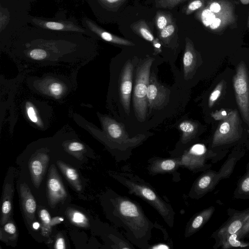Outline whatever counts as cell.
Wrapping results in <instances>:
<instances>
[{
  "label": "cell",
  "instance_id": "obj_30",
  "mask_svg": "<svg viewBox=\"0 0 249 249\" xmlns=\"http://www.w3.org/2000/svg\"><path fill=\"white\" fill-rule=\"evenodd\" d=\"M223 87V81H221L211 93L209 99V106L210 107L213 105L215 101L220 96Z\"/></svg>",
  "mask_w": 249,
  "mask_h": 249
},
{
  "label": "cell",
  "instance_id": "obj_13",
  "mask_svg": "<svg viewBox=\"0 0 249 249\" xmlns=\"http://www.w3.org/2000/svg\"><path fill=\"white\" fill-rule=\"evenodd\" d=\"M180 166L179 157L172 158H153L149 160L147 170L151 175H156L173 173Z\"/></svg>",
  "mask_w": 249,
  "mask_h": 249
},
{
  "label": "cell",
  "instance_id": "obj_40",
  "mask_svg": "<svg viewBox=\"0 0 249 249\" xmlns=\"http://www.w3.org/2000/svg\"><path fill=\"white\" fill-rule=\"evenodd\" d=\"M54 248L56 249H66V244L64 239L61 237L59 236L57 238Z\"/></svg>",
  "mask_w": 249,
  "mask_h": 249
},
{
  "label": "cell",
  "instance_id": "obj_23",
  "mask_svg": "<svg viewBox=\"0 0 249 249\" xmlns=\"http://www.w3.org/2000/svg\"><path fill=\"white\" fill-rule=\"evenodd\" d=\"M179 128L182 132L181 142L183 144L191 141L197 132L196 124L188 121L181 122L179 125Z\"/></svg>",
  "mask_w": 249,
  "mask_h": 249
},
{
  "label": "cell",
  "instance_id": "obj_15",
  "mask_svg": "<svg viewBox=\"0 0 249 249\" xmlns=\"http://www.w3.org/2000/svg\"><path fill=\"white\" fill-rule=\"evenodd\" d=\"M215 210L211 206L196 213L187 224L184 235L188 237L200 230L211 219Z\"/></svg>",
  "mask_w": 249,
  "mask_h": 249
},
{
  "label": "cell",
  "instance_id": "obj_9",
  "mask_svg": "<svg viewBox=\"0 0 249 249\" xmlns=\"http://www.w3.org/2000/svg\"><path fill=\"white\" fill-rule=\"evenodd\" d=\"M236 101L245 121L249 126V84L245 64L241 62L233 78Z\"/></svg>",
  "mask_w": 249,
  "mask_h": 249
},
{
  "label": "cell",
  "instance_id": "obj_24",
  "mask_svg": "<svg viewBox=\"0 0 249 249\" xmlns=\"http://www.w3.org/2000/svg\"><path fill=\"white\" fill-rule=\"evenodd\" d=\"M67 213L71 222L75 225L81 227L89 226V221L87 217L80 212L71 209L68 211Z\"/></svg>",
  "mask_w": 249,
  "mask_h": 249
},
{
  "label": "cell",
  "instance_id": "obj_17",
  "mask_svg": "<svg viewBox=\"0 0 249 249\" xmlns=\"http://www.w3.org/2000/svg\"><path fill=\"white\" fill-rule=\"evenodd\" d=\"M33 22L39 27L52 30L84 32L83 29L70 22L48 21L36 18L33 20Z\"/></svg>",
  "mask_w": 249,
  "mask_h": 249
},
{
  "label": "cell",
  "instance_id": "obj_10",
  "mask_svg": "<svg viewBox=\"0 0 249 249\" xmlns=\"http://www.w3.org/2000/svg\"><path fill=\"white\" fill-rule=\"evenodd\" d=\"M47 184L48 203L51 207L54 208L67 196V192L54 165L49 169Z\"/></svg>",
  "mask_w": 249,
  "mask_h": 249
},
{
  "label": "cell",
  "instance_id": "obj_41",
  "mask_svg": "<svg viewBox=\"0 0 249 249\" xmlns=\"http://www.w3.org/2000/svg\"><path fill=\"white\" fill-rule=\"evenodd\" d=\"M170 249V247L165 244H158L154 245H152V246H149L148 249Z\"/></svg>",
  "mask_w": 249,
  "mask_h": 249
},
{
  "label": "cell",
  "instance_id": "obj_36",
  "mask_svg": "<svg viewBox=\"0 0 249 249\" xmlns=\"http://www.w3.org/2000/svg\"><path fill=\"white\" fill-rule=\"evenodd\" d=\"M84 145L79 142H70L68 146V149L71 152L81 151L84 149Z\"/></svg>",
  "mask_w": 249,
  "mask_h": 249
},
{
  "label": "cell",
  "instance_id": "obj_35",
  "mask_svg": "<svg viewBox=\"0 0 249 249\" xmlns=\"http://www.w3.org/2000/svg\"><path fill=\"white\" fill-rule=\"evenodd\" d=\"M175 31V26L173 24L167 25L160 33V37L162 39L170 37Z\"/></svg>",
  "mask_w": 249,
  "mask_h": 249
},
{
  "label": "cell",
  "instance_id": "obj_28",
  "mask_svg": "<svg viewBox=\"0 0 249 249\" xmlns=\"http://www.w3.org/2000/svg\"><path fill=\"white\" fill-rule=\"evenodd\" d=\"M65 88L63 85L58 82H54L51 83L48 86L49 93L55 98L61 96L64 93Z\"/></svg>",
  "mask_w": 249,
  "mask_h": 249
},
{
  "label": "cell",
  "instance_id": "obj_20",
  "mask_svg": "<svg viewBox=\"0 0 249 249\" xmlns=\"http://www.w3.org/2000/svg\"><path fill=\"white\" fill-rule=\"evenodd\" d=\"M236 199H249V161L246 166V172L238 179L233 192Z\"/></svg>",
  "mask_w": 249,
  "mask_h": 249
},
{
  "label": "cell",
  "instance_id": "obj_4",
  "mask_svg": "<svg viewBox=\"0 0 249 249\" xmlns=\"http://www.w3.org/2000/svg\"><path fill=\"white\" fill-rule=\"evenodd\" d=\"M227 152H216L203 143H196L186 149L179 157L180 165L195 173L204 172L211 168V161L215 163L223 159Z\"/></svg>",
  "mask_w": 249,
  "mask_h": 249
},
{
  "label": "cell",
  "instance_id": "obj_34",
  "mask_svg": "<svg viewBox=\"0 0 249 249\" xmlns=\"http://www.w3.org/2000/svg\"><path fill=\"white\" fill-rule=\"evenodd\" d=\"M139 33L143 38L147 41L152 42L154 40L153 36L145 25L140 26L139 29Z\"/></svg>",
  "mask_w": 249,
  "mask_h": 249
},
{
  "label": "cell",
  "instance_id": "obj_43",
  "mask_svg": "<svg viewBox=\"0 0 249 249\" xmlns=\"http://www.w3.org/2000/svg\"><path fill=\"white\" fill-rule=\"evenodd\" d=\"M153 46L155 48V52L157 53H159L161 52V44L159 42L158 39L154 40Z\"/></svg>",
  "mask_w": 249,
  "mask_h": 249
},
{
  "label": "cell",
  "instance_id": "obj_44",
  "mask_svg": "<svg viewBox=\"0 0 249 249\" xmlns=\"http://www.w3.org/2000/svg\"><path fill=\"white\" fill-rule=\"evenodd\" d=\"M221 20L219 18H215L210 25L211 29H214L217 28L220 24Z\"/></svg>",
  "mask_w": 249,
  "mask_h": 249
},
{
  "label": "cell",
  "instance_id": "obj_1",
  "mask_svg": "<svg viewBox=\"0 0 249 249\" xmlns=\"http://www.w3.org/2000/svg\"><path fill=\"white\" fill-rule=\"evenodd\" d=\"M110 201L115 222L125 231L128 239L140 249H148L154 224L146 216L140 205L118 194Z\"/></svg>",
  "mask_w": 249,
  "mask_h": 249
},
{
  "label": "cell",
  "instance_id": "obj_14",
  "mask_svg": "<svg viewBox=\"0 0 249 249\" xmlns=\"http://www.w3.org/2000/svg\"><path fill=\"white\" fill-rule=\"evenodd\" d=\"M49 160V156L39 153L29 161V167L34 186L38 188L40 185Z\"/></svg>",
  "mask_w": 249,
  "mask_h": 249
},
{
  "label": "cell",
  "instance_id": "obj_25",
  "mask_svg": "<svg viewBox=\"0 0 249 249\" xmlns=\"http://www.w3.org/2000/svg\"><path fill=\"white\" fill-rule=\"evenodd\" d=\"M236 237L235 233L229 236L221 248L223 249L238 248L249 249V242L238 239Z\"/></svg>",
  "mask_w": 249,
  "mask_h": 249
},
{
  "label": "cell",
  "instance_id": "obj_37",
  "mask_svg": "<svg viewBox=\"0 0 249 249\" xmlns=\"http://www.w3.org/2000/svg\"><path fill=\"white\" fill-rule=\"evenodd\" d=\"M4 230L10 234H15L17 231L16 226L13 223L11 222L5 224Z\"/></svg>",
  "mask_w": 249,
  "mask_h": 249
},
{
  "label": "cell",
  "instance_id": "obj_19",
  "mask_svg": "<svg viewBox=\"0 0 249 249\" xmlns=\"http://www.w3.org/2000/svg\"><path fill=\"white\" fill-rule=\"evenodd\" d=\"M13 195V187L11 184L7 183L4 187L2 203L1 206V215L0 224H5L11 213L12 202Z\"/></svg>",
  "mask_w": 249,
  "mask_h": 249
},
{
  "label": "cell",
  "instance_id": "obj_2",
  "mask_svg": "<svg viewBox=\"0 0 249 249\" xmlns=\"http://www.w3.org/2000/svg\"><path fill=\"white\" fill-rule=\"evenodd\" d=\"M112 176L128 190V193L146 201L160 215L167 225L173 227L175 212L170 204L163 200L149 184L136 175L115 172Z\"/></svg>",
  "mask_w": 249,
  "mask_h": 249
},
{
  "label": "cell",
  "instance_id": "obj_5",
  "mask_svg": "<svg viewBox=\"0 0 249 249\" xmlns=\"http://www.w3.org/2000/svg\"><path fill=\"white\" fill-rule=\"evenodd\" d=\"M239 127L238 112L231 111L216 129L208 148L216 152H228L227 148L242 139V128Z\"/></svg>",
  "mask_w": 249,
  "mask_h": 249
},
{
  "label": "cell",
  "instance_id": "obj_11",
  "mask_svg": "<svg viewBox=\"0 0 249 249\" xmlns=\"http://www.w3.org/2000/svg\"><path fill=\"white\" fill-rule=\"evenodd\" d=\"M133 67L131 62H127L122 70L120 76L119 92L121 103L127 114L130 112V97L132 89Z\"/></svg>",
  "mask_w": 249,
  "mask_h": 249
},
{
  "label": "cell",
  "instance_id": "obj_46",
  "mask_svg": "<svg viewBox=\"0 0 249 249\" xmlns=\"http://www.w3.org/2000/svg\"><path fill=\"white\" fill-rule=\"evenodd\" d=\"M214 114H216V115L213 114V115H212V116H213V118H215L216 117L218 116L217 119H220V118H223L222 117H223L224 118H225L228 115L227 113L225 110H223L219 113H214Z\"/></svg>",
  "mask_w": 249,
  "mask_h": 249
},
{
  "label": "cell",
  "instance_id": "obj_32",
  "mask_svg": "<svg viewBox=\"0 0 249 249\" xmlns=\"http://www.w3.org/2000/svg\"><path fill=\"white\" fill-rule=\"evenodd\" d=\"M215 18L214 13L210 9H205L202 13L201 19L205 26L210 25Z\"/></svg>",
  "mask_w": 249,
  "mask_h": 249
},
{
  "label": "cell",
  "instance_id": "obj_38",
  "mask_svg": "<svg viewBox=\"0 0 249 249\" xmlns=\"http://www.w3.org/2000/svg\"><path fill=\"white\" fill-rule=\"evenodd\" d=\"M167 20L166 18L162 15L158 17L157 19V25L159 29L162 30L167 26Z\"/></svg>",
  "mask_w": 249,
  "mask_h": 249
},
{
  "label": "cell",
  "instance_id": "obj_21",
  "mask_svg": "<svg viewBox=\"0 0 249 249\" xmlns=\"http://www.w3.org/2000/svg\"><path fill=\"white\" fill-rule=\"evenodd\" d=\"M196 55L192 44L187 40L183 57L184 78H187L193 71L196 66Z\"/></svg>",
  "mask_w": 249,
  "mask_h": 249
},
{
  "label": "cell",
  "instance_id": "obj_3",
  "mask_svg": "<svg viewBox=\"0 0 249 249\" xmlns=\"http://www.w3.org/2000/svg\"><path fill=\"white\" fill-rule=\"evenodd\" d=\"M244 155L243 151H232L218 171L209 169L203 172L194 181L189 193V196L193 199H198L213 191L220 180L231 177L236 163Z\"/></svg>",
  "mask_w": 249,
  "mask_h": 249
},
{
  "label": "cell",
  "instance_id": "obj_27",
  "mask_svg": "<svg viewBox=\"0 0 249 249\" xmlns=\"http://www.w3.org/2000/svg\"><path fill=\"white\" fill-rule=\"evenodd\" d=\"M25 110L27 116L30 121L37 125L40 126V120L35 107L30 103L26 104Z\"/></svg>",
  "mask_w": 249,
  "mask_h": 249
},
{
  "label": "cell",
  "instance_id": "obj_7",
  "mask_svg": "<svg viewBox=\"0 0 249 249\" xmlns=\"http://www.w3.org/2000/svg\"><path fill=\"white\" fill-rule=\"evenodd\" d=\"M228 219L213 232L211 236L214 240V249L221 248L228 237L237 232L249 219V207L238 210L232 208L227 210Z\"/></svg>",
  "mask_w": 249,
  "mask_h": 249
},
{
  "label": "cell",
  "instance_id": "obj_18",
  "mask_svg": "<svg viewBox=\"0 0 249 249\" xmlns=\"http://www.w3.org/2000/svg\"><path fill=\"white\" fill-rule=\"evenodd\" d=\"M86 22L87 26L91 31L106 41L122 45H134L132 42L128 40L116 36L102 30L90 20L87 19Z\"/></svg>",
  "mask_w": 249,
  "mask_h": 249
},
{
  "label": "cell",
  "instance_id": "obj_42",
  "mask_svg": "<svg viewBox=\"0 0 249 249\" xmlns=\"http://www.w3.org/2000/svg\"><path fill=\"white\" fill-rule=\"evenodd\" d=\"M221 9L219 4L216 2L211 4L210 7V10L213 13H217L220 11Z\"/></svg>",
  "mask_w": 249,
  "mask_h": 249
},
{
  "label": "cell",
  "instance_id": "obj_29",
  "mask_svg": "<svg viewBox=\"0 0 249 249\" xmlns=\"http://www.w3.org/2000/svg\"><path fill=\"white\" fill-rule=\"evenodd\" d=\"M47 52L40 48L32 49L29 52V56L35 60H43L47 57Z\"/></svg>",
  "mask_w": 249,
  "mask_h": 249
},
{
  "label": "cell",
  "instance_id": "obj_8",
  "mask_svg": "<svg viewBox=\"0 0 249 249\" xmlns=\"http://www.w3.org/2000/svg\"><path fill=\"white\" fill-rule=\"evenodd\" d=\"M103 124L108 136L117 144L121 151H125L128 148L137 146L145 138L142 135L129 138L124 126L111 118H105Z\"/></svg>",
  "mask_w": 249,
  "mask_h": 249
},
{
  "label": "cell",
  "instance_id": "obj_16",
  "mask_svg": "<svg viewBox=\"0 0 249 249\" xmlns=\"http://www.w3.org/2000/svg\"><path fill=\"white\" fill-rule=\"evenodd\" d=\"M21 207L28 224L31 226L35 218L36 204L30 188L26 183L20 185Z\"/></svg>",
  "mask_w": 249,
  "mask_h": 249
},
{
  "label": "cell",
  "instance_id": "obj_33",
  "mask_svg": "<svg viewBox=\"0 0 249 249\" xmlns=\"http://www.w3.org/2000/svg\"><path fill=\"white\" fill-rule=\"evenodd\" d=\"M235 234L239 240L249 238V219Z\"/></svg>",
  "mask_w": 249,
  "mask_h": 249
},
{
  "label": "cell",
  "instance_id": "obj_12",
  "mask_svg": "<svg viewBox=\"0 0 249 249\" xmlns=\"http://www.w3.org/2000/svg\"><path fill=\"white\" fill-rule=\"evenodd\" d=\"M170 90L159 83L154 75H151L147 91V99L149 107L157 109L167 101Z\"/></svg>",
  "mask_w": 249,
  "mask_h": 249
},
{
  "label": "cell",
  "instance_id": "obj_26",
  "mask_svg": "<svg viewBox=\"0 0 249 249\" xmlns=\"http://www.w3.org/2000/svg\"><path fill=\"white\" fill-rule=\"evenodd\" d=\"M41 222V233L44 237H48L51 233V218L45 209H42L39 214Z\"/></svg>",
  "mask_w": 249,
  "mask_h": 249
},
{
  "label": "cell",
  "instance_id": "obj_45",
  "mask_svg": "<svg viewBox=\"0 0 249 249\" xmlns=\"http://www.w3.org/2000/svg\"><path fill=\"white\" fill-rule=\"evenodd\" d=\"M64 219L61 217H55L51 219V226L52 227L55 224L60 223L63 221Z\"/></svg>",
  "mask_w": 249,
  "mask_h": 249
},
{
  "label": "cell",
  "instance_id": "obj_6",
  "mask_svg": "<svg viewBox=\"0 0 249 249\" xmlns=\"http://www.w3.org/2000/svg\"><path fill=\"white\" fill-rule=\"evenodd\" d=\"M153 59L144 60L137 68L133 91V107L137 119L144 121L148 106L147 91L150 78V68Z\"/></svg>",
  "mask_w": 249,
  "mask_h": 249
},
{
  "label": "cell",
  "instance_id": "obj_31",
  "mask_svg": "<svg viewBox=\"0 0 249 249\" xmlns=\"http://www.w3.org/2000/svg\"><path fill=\"white\" fill-rule=\"evenodd\" d=\"M186 0H156V5L158 7L172 9Z\"/></svg>",
  "mask_w": 249,
  "mask_h": 249
},
{
  "label": "cell",
  "instance_id": "obj_22",
  "mask_svg": "<svg viewBox=\"0 0 249 249\" xmlns=\"http://www.w3.org/2000/svg\"><path fill=\"white\" fill-rule=\"evenodd\" d=\"M57 164L71 184L77 191H81L82 185L77 171L61 161H57Z\"/></svg>",
  "mask_w": 249,
  "mask_h": 249
},
{
  "label": "cell",
  "instance_id": "obj_39",
  "mask_svg": "<svg viewBox=\"0 0 249 249\" xmlns=\"http://www.w3.org/2000/svg\"><path fill=\"white\" fill-rule=\"evenodd\" d=\"M202 5V3L200 0H195L189 4L187 7V13L189 11H195L199 8H200Z\"/></svg>",
  "mask_w": 249,
  "mask_h": 249
},
{
  "label": "cell",
  "instance_id": "obj_47",
  "mask_svg": "<svg viewBox=\"0 0 249 249\" xmlns=\"http://www.w3.org/2000/svg\"><path fill=\"white\" fill-rule=\"evenodd\" d=\"M107 3H109V4H112V3H114L117 1H118L119 0H102Z\"/></svg>",
  "mask_w": 249,
  "mask_h": 249
}]
</instances>
